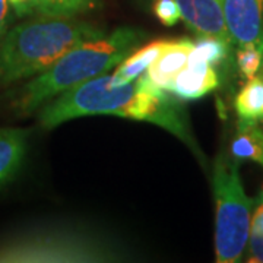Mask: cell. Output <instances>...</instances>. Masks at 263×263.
I'll return each instance as SVG.
<instances>
[{
    "instance_id": "5",
    "label": "cell",
    "mask_w": 263,
    "mask_h": 263,
    "mask_svg": "<svg viewBox=\"0 0 263 263\" xmlns=\"http://www.w3.org/2000/svg\"><path fill=\"white\" fill-rule=\"evenodd\" d=\"M119 256L100 235L67 227L31 231L0 245V262H110Z\"/></svg>"
},
{
    "instance_id": "22",
    "label": "cell",
    "mask_w": 263,
    "mask_h": 263,
    "mask_svg": "<svg viewBox=\"0 0 263 263\" xmlns=\"http://www.w3.org/2000/svg\"><path fill=\"white\" fill-rule=\"evenodd\" d=\"M257 73H259V76H260V79H262V82H263V63L262 66H260V69H259V72H257Z\"/></svg>"
},
{
    "instance_id": "10",
    "label": "cell",
    "mask_w": 263,
    "mask_h": 263,
    "mask_svg": "<svg viewBox=\"0 0 263 263\" xmlns=\"http://www.w3.org/2000/svg\"><path fill=\"white\" fill-rule=\"evenodd\" d=\"M27 138L28 132L22 129H0V187L21 168L27 152Z\"/></svg>"
},
{
    "instance_id": "16",
    "label": "cell",
    "mask_w": 263,
    "mask_h": 263,
    "mask_svg": "<svg viewBox=\"0 0 263 263\" xmlns=\"http://www.w3.org/2000/svg\"><path fill=\"white\" fill-rule=\"evenodd\" d=\"M263 63V51L256 46H243L237 50V67L246 81L257 75Z\"/></svg>"
},
{
    "instance_id": "14",
    "label": "cell",
    "mask_w": 263,
    "mask_h": 263,
    "mask_svg": "<svg viewBox=\"0 0 263 263\" xmlns=\"http://www.w3.org/2000/svg\"><path fill=\"white\" fill-rule=\"evenodd\" d=\"M235 111L240 120L263 123V82L256 75L240 89L234 101Z\"/></svg>"
},
{
    "instance_id": "21",
    "label": "cell",
    "mask_w": 263,
    "mask_h": 263,
    "mask_svg": "<svg viewBox=\"0 0 263 263\" xmlns=\"http://www.w3.org/2000/svg\"><path fill=\"white\" fill-rule=\"evenodd\" d=\"M82 6H84L85 12H88V10L94 9L98 6V3H100V0H78Z\"/></svg>"
},
{
    "instance_id": "19",
    "label": "cell",
    "mask_w": 263,
    "mask_h": 263,
    "mask_svg": "<svg viewBox=\"0 0 263 263\" xmlns=\"http://www.w3.org/2000/svg\"><path fill=\"white\" fill-rule=\"evenodd\" d=\"M256 209L254 214L252 215V226H250V231H256L263 234V189L260 196L256 197Z\"/></svg>"
},
{
    "instance_id": "8",
    "label": "cell",
    "mask_w": 263,
    "mask_h": 263,
    "mask_svg": "<svg viewBox=\"0 0 263 263\" xmlns=\"http://www.w3.org/2000/svg\"><path fill=\"white\" fill-rule=\"evenodd\" d=\"M193 41L189 38L170 40L167 46L148 67V78L161 89L168 92L173 79L187 65L189 54L193 48Z\"/></svg>"
},
{
    "instance_id": "18",
    "label": "cell",
    "mask_w": 263,
    "mask_h": 263,
    "mask_svg": "<svg viewBox=\"0 0 263 263\" xmlns=\"http://www.w3.org/2000/svg\"><path fill=\"white\" fill-rule=\"evenodd\" d=\"M246 249H247V262L263 263V234L250 231Z\"/></svg>"
},
{
    "instance_id": "17",
    "label": "cell",
    "mask_w": 263,
    "mask_h": 263,
    "mask_svg": "<svg viewBox=\"0 0 263 263\" xmlns=\"http://www.w3.org/2000/svg\"><path fill=\"white\" fill-rule=\"evenodd\" d=\"M152 12L165 27H174L181 19L179 5L176 0H154Z\"/></svg>"
},
{
    "instance_id": "7",
    "label": "cell",
    "mask_w": 263,
    "mask_h": 263,
    "mask_svg": "<svg viewBox=\"0 0 263 263\" xmlns=\"http://www.w3.org/2000/svg\"><path fill=\"white\" fill-rule=\"evenodd\" d=\"M183 22L195 35L231 43L224 19V0H176ZM233 44V43H231Z\"/></svg>"
},
{
    "instance_id": "6",
    "label": "cell",
    "mask_w": 263,
    "mask_h": 263,
    "mask_svg": "<svg viewBox=\"0 0 263 263\" xmlns=\"http://www.w3.org/2000/svg\"><path fill=\"white\" fill-rule=\"evenodd\" d=\"M224 19L234 46L263 51V0H224Z\"/></svg>"
},
{
    "instance_id": "13",
    "label": "cell",
    "mask_w": 263,
    "mask_h": 263,
    "mask_svg": "<svg viewBox=\"0 0 263 263\" xmlns=\"http://www.w3.org/2000/svg\"><path fill=\"white\" fill-rule=\"evenodd\" d=\"M19 16L41 18H75L85 13L84 6L78 0H8Z\"/></svg>"
},
{
    "instance_id": "3",
    "label": "cell",
    "mask_w": 263,
    "mask_h": 263,
    "mask_svg": "<svg viewBox=\"0 0 263 263\" xmlns=\"http://www.w3.org/2000/svg\"><path fill=\"white\" fill-rule=\"evenodd\" d=\"M97 25L73 18H40L19 24L0 46V84L40 75L81 43L103 35Z\"/></svg>"
},
{
    "instance_id": "9",
    "label": "cell",
    "mask_w": 263,
    "mask_h": 263,
    "mask_svg": "<svg viewBox=\"0 0 263 263\" xmlns=\"http://www.w3.org/2000/svg\"><path fill=\"white\" fill-rule=\"evenodd\" d=\"M219 85V76L211 65H186L170 85L168 92L181 100H199L215 91Z\"/></svg>"
},
{
    "instance_id": "20",
    "label": "cell",
    "mask_w": 263,
    "mask_h": 263,
    "mask_svg": "<svg viewBox=\"0 0 263 263\" xmlns=\"http://www.w3.org/2000/svg\"><path fill=\"white\" fill-rule=\"evenodd\" d=\"M8 16H9V2L0 0V40L5 35L6 25H8Z\"/></svg>"
},
{
    "instance_id": "2",
    "label": "cell",
    "mask_w": 263,
    "mask_h": 263,
    "mask_svg": "<svg viewBox=\"0 0 263 263\" xmlns=\"http://www.w3.org/2000/svg\"><path fill=\"white\" fill-rule=\"evenodd\" d=\"M145 37L146 34L141 29L122 27L108 35L103 34L81 43L31 82L24 85L12 105L21 114L35 111L67 89L111 70V67L129 56Z\"/></svg>"
},
{
    "instance_id": "11",
    "label": "cell",
    "mask_w": 263,
    "mask_h": 263,
    "mask_svg": "<svg viewBox=\"0 0 263 263\" xmlns=\"http://www.w3.org/2000/svg\"><path fill=\"white\" fill-rule=\"evenodd\" d=\"M170 40H154L139 50H133L127 57H124L111 75L114 85L132 82L151 66V63L160 56V53L167 46Z\"/></svg>"
},
{
    "instance_id": "12",
    "label": "cell",
    "mask_w": 263,
    "mask_h": 263,
    "mask_svg": "<svg viewBox=\"0 0 263 263\" xmlns=\"http://www.w3.org/2000/svg\"><path fill=\"white\" fill-rule=\"evenodd\" d=\"M230 155L235 161H253L263 165V129L257 122L238 120Z\"/></svg>"
},
{
    "instance_id": "1",
    "label": "cell",
    "mask_w": 263,
    "mask_h": 263,
    "mask_svg": "<svg viewBox=\"0 0 263 263\" xmlns=\"http://www.w3.org/2000/svg\"><path fill=\"white\" fill-rule=\"evenodd\" d=\"M85 116H116L154 123L177 136L200 157L179 104L154 84L146 72L122 85H114L111 75L107 73L92 78L57 95L43 107L38 117L44 129H54L62 123Z\"/></svg>"
},
{
    "instance_id": "4",
    "label": "cell",
    "mask_w": 263,
    "mask_h": 263,
    "mask_svg": "<svg viewBox=\"0 0 263 263\" xmlns=\"http://www.w3.org/2000/svg\"><path fill=\"white\" fill-rule=\"evenodd\" d=\"M238 161L221 152L212 171L215 199V256L218 263L240 262L250 235L256 197L246 195Z\"/></svg>"
},
{
    "instance_id": "15",
    "label": "cell",
    "mask_w": 263,
    "mask_h": 263,
    "mask_svg": "<svg viewBox=\"0 0 263 263\" xmlns=\"http://www.w3.org/2000/svg\"><path fill=\"white\" fill-rule=\"evenodd\" d=\"M231 43L222 38L199 37L189 54L187 65L218 66L228 59Z\"/></svg>"
}]
</instances>
